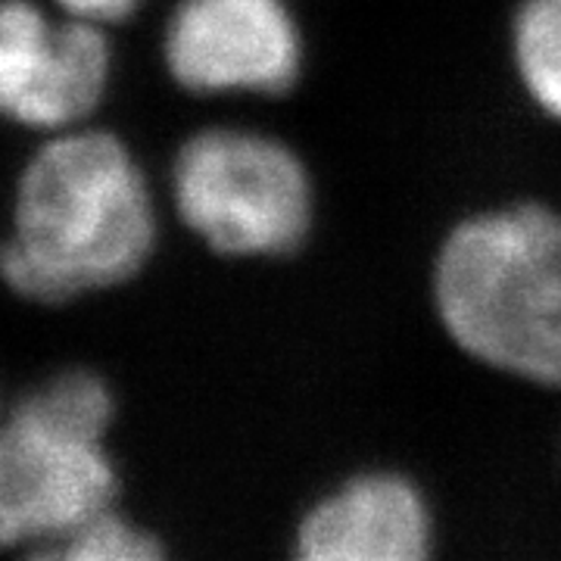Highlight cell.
<instances>
[{
  "mask_svg": "<svg viewBox=\"0 0 561 561\" xmlns=\"http://www.w3.org/2000/svg\"><path fill=\"white\" fill-rule=\"evenodd\" d=\"M69 16H79V20L98 22H119L125 16H131L144 0H57Z\"/></svg>",
  "mask_w": 561,
  "mask_h": 561,
  "instance_id": "cell-10",
  "label": "cell"
},
{
  "mask_svg": "<svg viewBox=\"0 0 561 561\" xmlns=\"http://www.w3.org/2000/svg\"><path fill=\"white\" fill-rule=\"evenodd\" d=\"M431 518L415 483L378 471L346 481L306 515L294 561H427Z\"/></svg>",
  "mask_w": 561,
  "mask_h": 561,
  "instance_id": "cell-7",
  "label": "cell"
},
{
  "mask_svg": "<svg viewBox=\"0 0 561 561\" xmlns=\"http://www.w3.org/2000/svg\"><path fill=\"white\" fill-rule=\"evenodd\" d=\"M25 561H165V556L150 534L106 512L62 540L44 542Z\"/></svg>",
  "mask_w": 561,
  "mask_h": 561,
  "instance_id": "cell-9",
  "label": "cell"
},
{
  "mask_svg": "<svg viewBox=\"0 0 561 561\" xmlns=\"http://www.w3.org/2000/svg\"><path fill=\"white\" fill-rule=\"evenodd\" d=\"M172 201L181 221L231 260L287 256L316 221V184L300 153L243 125L203 128L181 144Z\"/></svg>",
  "mask_w": 561,
  "mask_h": 561,
  "instance_id": "cell-3",
  "label": "cell"
},
{
  "mask_svg": "<svg viewBox=\"0 0 561 561\" xmlns=\"http://www.w3.org/2000/svg\"><path fill=\"white\" fill-rule=\"evenodd\" d=\"M446 337L486 368L561 387V213L508 203L449 228L431 268Z\"/></svg>",
  "mask_w": 561,
  "mask_h": 561,
  "instance_id": "cell-2",
  "label": "cell"
},
{
  "mask_svg": "<svg viewBox=\"0 0 561 561\" xmlns=\"http://www.w3.org/2000/svg\"><path fill=\"white\" fill-rule=\"evenodd\" d=\"M106 431L41 387L22 397L0 424V546L62 540L113 512Z\"/></svg>",
  "mask_w": 561,
  "mask_h": 561,
  "instance_id": "cell-4",
  "label": "cell"
},
{
  "mask_svg": "<svg viewBox=\"0 0 561 561\" xmlns=\"http://www.w3.org/2000/svg\"><path fill=\"white\" fill-rule=\"evenodd\" d=\"M508 54L527 101L561 122V0H518Z\"/></svg>",
  "mask_w": 561,
  "mask_h": 561,
  "instance_id": "cell-8",
  "label": "cell"
},
{
  "mask_svg": "<svg viewBox=\"0 0 561 561\" xmlns=\"http://www.w3.org/2000/svg\"><path fill=\"white\" fill-rule=\"evenodd\" d=\"M157 247V206L138 160L106 131H66L28 162L0 275L38 302L135 278Z\"/></svg>",
  "mask_w": 561,
  "mask_h": 561,
  "instance_id": "cell-1",
  "label": "cell"
},
{
  "mask_svg": "<svg viewBox=\"0 0 561 561\" xmlns=\"http://www.w3.org/2000/svg\"><path fill=\"white\" fill-rule=\"evenodd\" d=\"M162 57L191 94L280 98L300 81L306 41L290 0H181Z\"/></svg>",
  "mask_w": 561,
  "mask_h": 561,
  "instance_id": "cell-5",
  "label": "cell"
},
{
  "mask_svg": "<svg viewBox=\"0 0 561 561\" xmlns=\"http://www.w3.org/2000/svg\"><path fill=\"white\" fill-rule=\"evenodd\" d=\"M113 50L98 22L50 20L32 0L0 3V116L72 128L106 94Z\"/></svg>",
  "mask_w": 561,
  "mask_h": 561,
  "instance_id": "cell-6",
  "label": "cell"
}]
</instances>
